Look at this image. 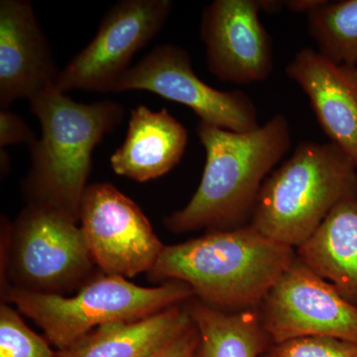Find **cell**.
Here are the masks:
<instances>
[{
  "label": "cell",
  "instance_id": "cell-1",
  "mask_svg": "<svg viewBox=\"0 0 357 357\" xmlns=\"http://www.w3.org/2000/svg\"><path fill=\"white\" fill-rule=\"evenodd\" d=\"M197 133L206 150L201 183L191 201L164 218V225L175 234L243 227L263 183L290 150V124L275 114L255 130L241 133L199 121Z\"/></svg>",
  "mask_w": 357,
  "mask_h": 357
},
{
  "label": "cell",
  "instance_id": "cell-2",
  "mask_svg": "<svg viewBox=\"0 0 357 357\" xmlns=\"http://www.w3.org/2000/svg\"><path fill=\"white\" fill-rule=\"evenodd\" d=\"M296 256L248 225L165 245L147 275L187 284L197 299L223 311L255 310Z\"/></svg>",
  "mask_w": 357,
  "mask_h": 357
},
{
  "label": "cell",
  "instance_id": "cell-3",
  "mask_svg": "<svg viewBox=\"0 0 357 357\" xmlns=\"http://www.w3.org/2000/svg\"><path fill=\"white\" fill-rule=\"evenodd\" d=\"M41 137L29 147L31 167L22 183L27 204L53 206L79 222L96 147L126 116L114 100L75 102L56 86L29 100Z\"/></svg>",
  "mask_w": 357,
  "mask_h": 357
},
{
  "label": "cell",
  "instance_id": "cell-4",
  "mask_svg": "<svg viewBox=\"0 0 357 357\" xmlns=\"http://www.w3.org/2000/svg\"><path fill=\"white\" fill-rule=\"evenodd\" d=\"M356 169L335 143H300L263 183L249 225L277 243L299 248L337 204L357 196Z\"/></svg>",
  "mask_w": 357,
  "mask_h": 357
},
{
  "label": "cell",
  "instance_id": "cell-5",
  "mask_svg": "<svg viewBox=\"0 0 357 357\" xmlns=\"http://www.w3.org/2000/svg\"><path fill=\"white\" fill-rule=\"evenodd\" d=\"M96 266L79 222L27 204L15 222L1 218V293L7 289L66 296L91 281Z\"/></svg>",
  "mask_w": 357,
  "mask_h": 357
},
{
  "label": "cell",
  "instance_id": "cell-6",
  "mask_svg": "<svg viewBox=\"0 0 357 357\" xmlns=\"http://www.w3.org/2000/svg\"><path fill=\"white\" fill-rule=\"evenodd\" d=\"M195 297L187 284L168 281L141 287L114 275H96L73 297L7 289L2 302L13 304L44 332L56 351H63L98 326L135 321L185 304Z\"/></svg>",
  "mask_w": 357,
  "mask_h": 357
},
{
  "label": "cell",
  "instance_id": "cell-7",
  "mask_svg": "<svg viewBox=\"0 0 357 357\" xmlns=\"http://www.w3.org/2000/svg\"><path fill=\"white\" fill-rule=\"evenodd\" d=\"M146 91L191 109L204 123L249 132L259 128L257 109L241 89L220 91L202 81L192 70L189 52L174 44H161L131 66L109 93Z\"/></svg>",
  "mask_w": 357,
  "mask_h": 357
},
{
  "label": "cell",
  "instance_id": "cell-8",
  "mask_svg": "<svg viewBox=\"0 0 357 357\" xmlns=\"http://www.w3.org/2000/svg\"><path fill=\"white\" fill-rule=\"evenodd\" d=\"M172 0H121L110 7L93 39L70 60L56 88L109 93L131 67L134 56L161 32L172 14Z\"/></svg>",
  "mask_w": 357,
  "mask_h": 357
},
{
  "label": "cell",
  "instance_id": "cell-9",
  "mask_svg": "<svg viewBox=\"0 0 357 357\" xmlns=\"http://www.w3.org/2000/svg\"><path fill=\"white\" fill-rule=\"evenodd\" d=\"M257 311L272 344L307 337L357 344V307L297 256L269 289Z\"/></svg>",
  "mask_w": 357,
  "mask_h": 357
},
{
  "label": "cell",
  "instance_id": "cell-10",
  "mask_svg": "<svg viewBox=\"0 0 357 357\" xmlns=\"http://www.w3.org/2000/svg\"><path fill=\"white\" fill-rule=\"evenodd\" d=\"M79 222L91 257L105 274H147L165 246L135 202L110 183L88 185Z\"/></svg>",
  "mask_w": 357,
  "mask_h": 357
},
{
  "label": "cell",
  "instance_id": "cell-11",
  "mask_svg": "<svg viewBox=\"0 0 357 357\" xmlns=\"http://www.w3.org/2000/svg\"><path fill=\"white\" fill-rule=\"evenodd\" d=\"M258 0H215L204 7L201 38L206 63L218 79L236 84L264 82L273 70V47Z\"/></svg>",
  "mask_w": 357,
  "mask_h": 357
},
{
  "label": "cell",
  "instance_id": "cell-12",
  "mask_svg": "<svg viewBox=\"0 0 357 357\" xmlns=\"http://www.w3.org/2000/svg\"><path fill=\"white\" fill-rule=\"evenodd\" d=\"M60 74L31 2L0 1V109L56 86Z\"/></svg>",
  "mask_w": 357,
  "mask_h": 357
},
{
  "label": "cell",
  "instance_id": "cell-13",
  "mask_svg": "<svg viewBox=\"0 0 357 357\" xmlns=\"http://www.w3.org/2000/svg\"><path fill=\"white\" fill-rule=\"evenodd\" d=\"M286 74L304 91L324 132L357 167V67L335 64L312 48L296 54Z\"/></svg>",
  "mask_w": 357,
  "mask_h": 357
},
{
  "label": "cell",
  "instance_id": "cell-14",
  "mask_svg": "<svg viewBox=\"0 0 357 357\" xmlns=\"http://www.w3.org/2000/svg\"><path fill=\"white\" fill-rule=\"evenodd\" d=\"M187 129L168 110L142 105L131 109L123 143L110 157L117 175L136 182L162 177L178 165L187 148Z\"/></svg>",
  "mask_w": 357,
  "mask_h": 357
},
{
  "label": "cell",
  "instance_id": "cell-15",
  "mask_svg": "<svg viewBox=\"0 0 357 357\" xmlns=\"http://www.w3.org/2000/svg\"><path fill=\"white\" fill-rule=\"evenodd\" d=\"M187 303L147 318L98 326L56 351V357H155L192 325Z\"/></svg>",
  "mask_w": 357,
  "mask_h": 357
},
{
  "label": "cell",
  "instance_id": "cell-16",
  "mask_svg": "<svg viewBox=\"0 0 357 357\" xmlns=\"http://www.w3.org/2000/svg\"><path fill=\"white\" fill-rule=\"evenodd\" d=\"M296 255L357 307V196L342 199Z\"/></svg>",
  "mask_w": 357,
  "mask_h": 357
},
{
  "label": "cell",
  "instance_id": "cell-17",
  "mask_svg": "<svg viewBox=\"0 0 357 357\" xmlns=\"http://www.w3.org/2000/svg\"><path fill=\"white\" fill-rule=\"evenodd\" d=\"M187 305L199 333L195 357H261L269 347L257 309L223 311L195 297Z\"/></svg>",
  "mask_w": 357,
  "mask_h": 357
},
{
  "label": "cell",
  "instance_id": "cell-18",
  "mask_svg": "<svg viewBox=\"0 0 357 357\" xmlns=\"http://www.w3.org/2000/svg\"><path fill=\"white\" fill-rule=\"evenodd\" d=\"M317 51L335 64H357V0L324 2L307 14Z\"/></svg>",
  "mask_w": 357,
  "mask_h": 357
},
{
  "label": "cell",
  "instance_id": "cell-19",
  "mask_svg": "<svg viewBox=\"0 0 357 357\" xmlns=\"http://www.w3.org/2000/svg\"><path fill=\"white\" fill-rule=\"evenodd\" d=\"M0 357H56L45 337L26 325L17 311L2 302L0 306Z\"/></svg>",
  "mask_w": 357,
  "mask_h": 357
},
{
  "label": "cell",
  "instance_id": "cell-20",
  "mask_svg": "<svg viewBox=\"0 0 357 357\" xmlns=\"http://www.w3.org/2000/svg\"><path fill=\"white\" fill-rule=\"evenodd\" d=\"M261 357H357V344L333 337L294 338L269 345Z\"/></svg>",
  "mask_w": 357,
  "mask_h": 357
},
{
  "label": "cell",
  "instance_id": "cell-21",
  "mask_svg": "<svg viewBox=\"0 0 357 357\" xmlns=\"http://www.w3.org/2000/svg\"><path fill=\"white\" fill-rule=\"evenodd\" d=\"M38 138L20 114L9 109H0V147L26 144L31 147Z\"/></svg>",
  "mask_w": 357,
  "mask_h": 357
},
{
  "label": "cell",
  "instance_id": "cell-22",
  "mask_svg": "<svg viewBox=\"0 0 357 357\" xmlns=\"http://www.w3.org/2000/svg\"><path fill=\"white\" fill-rule=\"evenodd\" d=\"M199 342V333L194 321L182 335L155 357H195Z\"/></svg>",
  "mask_w": 357,
  "mask_h": 357
},
{
  "label": "cell",
  "instance_id": "cell-23",
  "mask_svg": "<svg viewBox=\"0 0 357 357\" xmlns=\"http://www.w3.org/2000/svg\"><path fill=\"white\" fill-rule=\"evenodd\" d=\"M325 0H284V7L294 13H310Z\"/></svg>",
  "mask_w": 357,
  "mask_h": 357
},
{
  "label": "cell",
  "instance_id": "cell-24",
  "mask_svg": "<svg viewBox=\"0 0 357 357\" xmlns=\"http://www.w3.org/2000/svg\"><path fill=\"white\" fill-rule=\"evenodd\" d=\"M261 11L266 13H277L284 7V0H258Z\"/></svg>",
  "mask_w": 357,
  "mask_h": 357
},
{
  "label": "cell",
  "instance_id": "cell-25",
  "mask_svg": "<svg viewBox=\"0 0 357 357\" xmlns=\"http://www.w3.org/2000/svg\"><path fill=\"white\" fill-rule=\"evenodd\" d=\"M10 168V157H9L8 152L6 151V148L0 147V171L1 175H6Z\"/></svg>",
  "mask_w": 357,
  "mask_h": 357
}]
</instances>
